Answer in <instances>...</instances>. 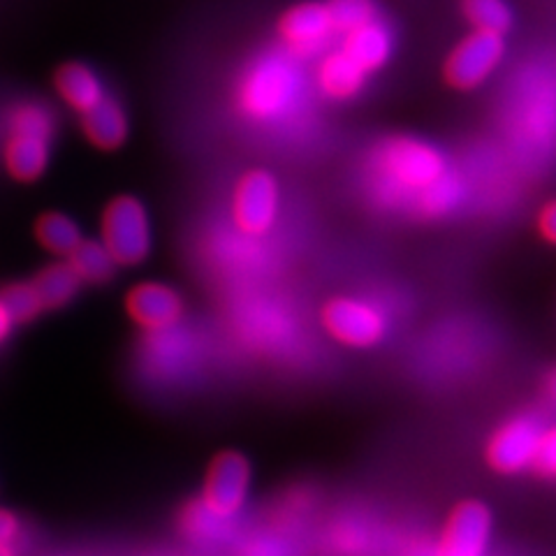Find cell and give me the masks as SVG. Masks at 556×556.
I'll use <instances>...</instances> for the list:
<instances>
[{
	"instance_id": "6da1fadb",
	"label": "cell",
	"mask_w": 556,
	"mask_h": 556,
	"mask_svg": "<svg viewBox=\"0 0 556 556\" xmlns=\"http://www.w3.org/2000/svg\"><path fill=\"white\" fill-rule=\"evenodd\" d=\"M371 186L390 206L406 204L415 212L427 190L450 172L445 155L422 139L388 137L371 153Z\"/></svg>"
},
{
	"instance_id": "7a4b0ae2",
	"label": "cell",
	"mask_w": 556,
	"mask_h": 556,
	"mask_svg": "<svg viewBox=\"0 0 556 556\" xmlns=\"http://www.w3.org/2000/svg\"><path fill=\"white\" fill-rule=\"evenodd\" d=\"M302 91L298 56L290 51H271L260 56L237 89L239 110L253 121H274L290 112Z\"/></svg>"
},
{
	"instance_id": "3957f363",
	"label": "cell",
	"mask_w": 556,
	"mask_h": 556,
	"mask_svg": "<svg viewBox=\"0 0 556 556\" xmlns=\"http://www.w3.org/2000/svg\"><path fill=\"white\" fill-rule=\"evenodd\" d=\"M102 243L116 265H139L151 251V230L144 204L132 195H118L102 214Z\"/></svg>"
},
{
	"instance_id": "277c9868",
	"label": "cell",
	"mask_w": 556,
	"mask_h": 556,
	"mask_svg": "<svg viewBox=\"0 0 556 556\" xmlns=\"http://www.w3.org/2000/svg\"><path fill=\"white\" fill-rule=\"evenodd\" d=\"M506 56L503 35L471 30L459 40L443 63V79L455 91H473L482 86Z\"/></svg>"
},
{
	"instance_id": "5b68a950",
	"label": "cell",
	"mask_w": 556,
	"mask_h": 556,
	"mask_svg": "<svg viewBox=\"0 0 556 556\" xmlns=\"http://www.w3.org/2000/svg\"><path fill=\"white\" fill-rule=\"evenodd\" d=\"M278 184L267 169H249L237 181L232 195L235 225L247 235L260 237L274 228L278 216Z\"/></svg>"
},
{
	"instance_id": "8992f818",
	"label": "cell",
	"mask_w": 556,
	"mask_h": 556,
	"mask_svg": "<svg viewBox=\"0 0 556 556\" xmlns=\"http://www.w3.org/2000/svg\"><path fill=\"white\" fill-rule=\"evenodd\" d=\"M320 316L329 337L353 348H371L388 332V320L376 306L351 298L329 300Z\"/></svg>"
},
{
	"instance_id": "52a82bcc",
	"label": "cell",
	"mask_w": 556,
	"mask_h": 556,
	"mask_svg": "<svg viewBox=\"0 0 556 556\" xmlns=\"http://www.w3.org/2000/svg\"><path fill=\"white\" fill-rule=\"evenodd\" d=\"M543 427L535 417L519 415L503 425L486 443V462L498 473H517L533 464Z\"/></svg>"
},
{
	"instance_id": "ba28073f",
	"label": "cell",
	"mask_w": 556,
	"mask_h": 556,
	"mask_svg": "<svg viewBox=\"0 0 556 556\" xmlns=\"http://www.w3.org/2000/svg\"><path fill=\"white\" fill-rule=\"evenodd\" d=\"M490 535V510L480 501H464L452 510L433 556H484Z\"/></svg>"
},
{
	"instance_id": "9c48e42d",
	"label": "cell",
	"mask_w": 556,
	"mask_h": 556,
	"mask_svg": "<svg viewBox=\"0 0 556 556\" xmlns=\"http://www.w3.org/2000/svg\"><path fill=\"white\" fill-rule=\"evenodd\" d=\"M251 466L239 452H223L208 468L204 484V506L218 517L235 515L247 498Z\"/></svg>"
},
{
	"instance_id": "30bf717a",
	"label": "cell",
	"mask_w": 556,
	"mask_h": 556,
	"mask_svg": "<svg viewBox=\"0 0 556 556\" xmlns=\"http://www.w3.org/2000/svg\"><path fill=\"white\" fill-rule=\"evenodd\" d=\"M278 35L292 56L318 54L334 35L325 3H300L286 10L278 20Z\"/></svg>"
},
{
	"instance_id": "8fae6325",
	"label": "cell",
	"mask_w": 556,
	"mask_h": 556,
	"mask_svg": "<svg viewBox=\"0 0 556 556\" xmlns=\"http://www.w3.org/2000/svg\"><path fill=\"white\" fill-rule=\"evenodd\" d=\"M132 320L151 329H163L179 320L184 302L177 292L163 283H142L128 292L126 300Z\"/></svg>"
},
{
	"instance_id": "7c38bea8",
	"label": "cell",
	"mask_w": 556,
	"mask_h": 556,
	"mask_svg": "<svg viewBox=\"0 0 556 556\" xmlns=\"http://www.w3.org/2000/svg\"><path fill=\"white\" fill-rule=\"evenodd\" d=\"M341 49L364 70V73L371 75L386 65L392 56V49H394L392 30L386 22L376 16V20L348 30L343 35Z\"/></svg>"
},
{
	"instance_id": "4fadbf2b",
	"label": "cell",
	"mask_w": 556,
	"mask_h": 556,
	"mask_svg": "<svg viewBox=\"0 0 556 556\" xmlns=\"http://www.w3.org/2000/svg\"><path fill=\"white\" fill-rule=\"evenodd\" d=\"M51 139L45 135L10 132L5 144V169L14 181H38L49 165Z\"/></svg>"
},
{
	"instance_id": "5bb4252c",
	"label": "cell",
	"mask_w": 556,
	"mask_h": 556,
	"mask_svg": "<svg viewBox=\"0 0 556 556\" xmlns=\"http://www.w3.org/2000/svg\"><path fill=\"white\" fill-rule=\"evenodd\" d=\"M81 130L96 149L116 151L128 139V118L114 98L104 96L93 110L81 114Z\"/></svg>"
},
{
	"instance_id": "9a60e30c",
	"label": "cell",
	"mask_w": 556,
	"mask_h": 556,
	"mask_svg": "<svg viewBox=\"0 0 556 556\" xmlns=\"http://www.w3.org/2000/svg\"><path fill=\"white\" fill-rule=\"evenodd\" d=\"M367 73L345 54L343 49L327 54L318 65V89L329 100H351L355 98L364 84H367Z\"/></svg>"
},
{
	"instance_id": "2e32d148",
	"label": "cell",
	"mask_w": 556,
	"mask_h": 556,
	"mask_svg": "<svg viewBox=\"0 0 556 556\" xmlns=\"http://www.w3.org/2000/svg\"><path fill=\"white\" fill-rule=\"evenodd\" d=\"M54 86L67 108H73L79 114L93 110L96 104L104 98V89L98 75L89 65L77 63V61L63 63L56 70Z\"/></svg>"
},
{
	"instance_id": "e0dca14e",
	"label": "cell",
	"mask_w": 556,
	"mask_h": 556,
	"mask_svg": "<svg viewBox=\"0 0 556 556\" xmlns=\"http://www.w3.org/2000/svg\"><path fill=\"white\" fill-rule=\"evenodd\" d=\"M79 283L81 278L73 267H70V263H56L35 276V281L30 286L38 292L42 308H61L75 298Z\"/></svg>"
},
{
	"instance_id": "ac0fdd59",
	"label": "cell",
	"mask_w": 556,
	"mask_h": 556,
	"mask_svg": "<svg viewBox=\"0 0 556 556\" xmlns=\"http://www.w3.org/2000/svg\"><path fill=\"white\" fill-rule=\"evenodd\" d=\"M35 237H38V241L47 251L65 257L73 253L84 239L79 225L61 212H47L35 220Z\"/></svg>"
},
{
	"instance_id": "d6986e66",
	"label": "cell",
	"mask_w": 556,
	"mask_h": 556,
	"mask_svg": "<svg viewBox=\"0 0 556 556\" xmlns=\"http://www.w3.org/2000/svg\"><path fill=\"white\" fill-rule=\"evenodd\" d=\"M67 257H70V267L77 271L81 281L108 283L110 278H114L116 263H114V257L110 255V251L104 249L102 241L81 239L79 247Z\"/></svg>"
},
{
	"instance_id": "ffe728a7",
	"label": "cell",
	"mask_w": 556,
	"mask_h": 556,
	"mask_svg": "<svg viewBox=\"0 0 556 556\" xmlns=\"http://www.w3.org/2000/svg\"><path fill=\"white\" fill-rule=\"evenodd\" d=\"M459 8L473 30L506 35L513 28V10L506 0H462Z\"/></svg>"
},
{
	"instance_id": "44dd1931",
	"label": "cell",
	"mask_w": 556,
	"mask_h": 556,
	"mask_svg": "<svg viewBox=\"0 0 556 556\" xmlns=\"http://www.w3.org/2000/svg\"><path fill=\"white\" fill-rule=\"evenodd\" d=\"M325 8L329 12V20H332L334 33L341 35L378 16L374 0H327Z\"/></svg>"
},
{
	"instance_id": "7402d4cb",
	"label": "cell",
	"mask_w": 556,
	"mask_h": 556,
	"mask_svg": "<svg viewBox=\"0 0 556 556\" xmlns=\"http://www.w3.org/2000/svg\"><path fill=\"white\" fill-rule=\"evenodd\" d=\"M0 302L8 308L12 323H28L42 311L38 292L30 283H16L0 292Z\"/></svg>"
},
{
	"instance_id": "603a6c76",
	"label": "cell",
	"mask_w": 556,
	"mask_h": 556,
	"mask_svg": "<svg viewBox=\"0 0 556 556\" xmlns=\"http://www.w3.org/2000/svg\"><path fill=\"white\" fill-rule=\"evenodd\" d=\"M10 132L45 135L51 139V135H54V116L42 104H22L10 116Z\"/></svg>"
},
{
	"instance_id": "cb8c5ba5",
	"label": "cell",
	"mask_w": 556,
	"mask_h": 556,
	"mask_svg": "<svg viewBox=\"0 0 556 556\" xmlns=\"http://www.w3.org/2000/svg\"><path fill=\"white\" fill-rule=\"evenodd\" d=\"M533 466L543 476L556 478V429L543 431V439H541V445H538Z\"/></svg>"
},
{
	"instance_id": "d4e9b609",
	"label": "cell",
	"mask_w": 556,
	"mask_h": 556,
	"mask_svg": "<svg viewBox=\"0 0 556 556\" xmlns=\"http://www.w3.org/2000/svg\"><path fill=\"white\" fill-rule=\"evenodd\" d=\"M535 230L547 243L556 247V200H549L535 218Z\"/></svg>"
},
{
	"instance_id": "484cf974",
	"label": "cell",
	"mask_w": 556,
	"mask_h": 556,
	"mask_svg": "<svg viewBox=\"0 0 556 556\" xmlns=\"http://www.w3.org/2000/svg\"><path fill=\"white\" fill-rule=\"evenodd\" d=\"M16 529H20V525H16L14 515L8 513V510H0V545L10 543L14 533H16Z\"/></svg>"
},
{
	"instance_id": "4316f807",
	"label": "cell",
	"mask_w": 556,
	"mask_h": 556,
	"mask_svg": "<svg viewBox=\"0 0 556 556\" xmlns=\"http://www.w3.org/2000/svg\"><path fill=\"white\" fill-rule=\"evenodd\" d=\"M12 318H10V313H8V308L3 306V302H0V341H3L8 334H10V329H12Z\"/></svg>"
},
{
	"instance_id": "83f0119b",
	"label": "cell",
	"mask_w": 556,
	"mask_h": 556,
	"mask_svg": "<svg viewBox=\"0 0 556 556\" xmlns=\"http://www.w3.org/2000/svg\"><path fill=\"white\" fill-rule=\"evenodd\" d=\"M547 390H549V394L556 399V371L549 376V380H547Z\"/></svg>"
},
{
	"instance_id": "f1b7e54d",
	"label": "cell",
	"mask_w": 556,
	"mask_h": 556,
	"mask_svg": "<svg viewBox=\"0 0 556 556\" xmlns=\"http://www.w3.org/2000/svg\"><path fill=\"white\" fill-rule=\"evenodd\" d=\"M0 556H14V549L10 547V543H5V545H0Z\"/></svg>"
}]
</instances>
